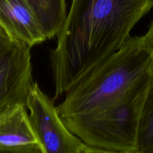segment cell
<instances>
[{
	"label": "cell",
	"mask_w": 153,
	"mask_h": 153,
	"mask_svg": "<svg viewBox=\"0 0 153 153\" xmlns=\"http://www.w3.org/2000/svg\"><path fill=\"white\" fill-rule=\"evenodd\" d=\"M153 0H73L51 56L55 98L118 51Z\"/></svg>",
	"instance_id": "obj_1"
},
{
	"label": "cell",
	"mask_w": 153,
	"mask_h": 153,
	"mask_svg": "<svg viewBox=\"0 0 153 153\" xmlns=\"http://www.w3.org/2000/svg\"><path fill=\"white\" fill-rule=\"evenodd\" d=\"M153 67L143 37H131L124 45L91 71L66 93L57 110L62 119L89 117L120 98Z\"/></svg>",
	"instance_id": "obj_2"
},
{
	"label": "cell",
	"mask_w": 153,
	"mask_h": 153,
	"mask_svg": "<svg viewBox=\"0 0 153 153\" xmlns=\"http://www.w3.org/2000/svg\"><path fill=\"white\" fill-rule=\"evenodd\" d=\"M153 80V67L120 98L99 113L62 119L85 145L106 151L135 153L143 107Z\"/></svg>",
	"instance_id": "obj_3"
},
{
	"label": "cell",
	"mask_w": 153,
	"mask_h": 153,
	"mask_svg": "<svg viewBox=\"0 0 153 153\" xmlns=\"http://www.w3.org/2000/svg\"><path fill=\"white\" fill-rule=\"evenodd\" d=\"M26 107L42 153H78L85 146L68 128L54 101L40 89L36 82L32 85Z\"/></svg>",
	"instance_id": "obj_4"
},
{
	"label": "cell",
	"mask_w": 153,
	"mask_h": 153,
	"mask_svg": "<svg viewBox=\"0 0 153 153\" xmlns=\"http://www.w3.org/2000/svg\"><path fill=\"white\" fill-rule=\"evenodd\" d=\"M12 42L11 48L0 56V114L19 105L26 107L35 83L31 48L23 42Z\"/></svg>",
	"instance_id": "obj_5"
},
{
	"label": "cell",
	"mask_w": 153,
	"mask_h": 153,
	"mask_svg": "<svg viewBox=\"0 0 153 153\" xmlns=\"http://www.w3.org/2000/svg\"><path fill=\"white\" fill-rule=\"evenodd\" d=\"M0 27L11 41L31 48L47 41L26 0H0Z\"/></svg>",
	"instance_id": "obj_6"
},
{
	"label": "cell",
	"mask_w": 153,
	"mask_h": 153,
	"mask_svg": "<svg viewBox=\"0 0 153 153\" xmlns=\"http://www.w3.org/2000/svg\"><path fill=\"white\" fill-rule=\"evenodd\" d=\"M38 144L27 108L19 105L0 114V147Z\"/></svg>",
	"instance_id": "obj_7"
},
{
	"label": "cell",
	"mask_w": 153,
	"mask_h": 153,
	"mask_svg": "<svg viewBox=\"0 0 153 153\" xmlns=\"http://www.w3.org/2000/svg\"><path fill=\"white\" fill-rule=\"evenodd\" d=\"M47 40L57 36L66 17V0H26Z\"/></svg>",
	"instance_id": "obj_8"
},
{
	"label": "cell",
	"mask_w": 153,
	"mask_h": 153,
	"mask_svg": "<svg viewBox=\"0 0 153 153\" xmlns=\"http://www.w3.org/2000/svg\"><path fill=\"white\" fill-rule=\"evenodd\" d=\"M135 153H153V80L141 113Z\"/></svg>",
	"instance_id": "obj_9"
},
{
	"label": "cell",
	"mask_w": 153,
	"mask_h": 153,
	"mask_svg": "<svg viewBox=\"0 0 153 153\" xmlns=\"http://www.w3.org/2000/svg\"><path fill=\"white\" fill-rule=\"evenodd\" d=\"M0 153H42L38 144L17 147H0Z\"/></svg>",
	"instance_id": "obj_10"
},
{
	"label": "cell",
	"mask_w": 153,
	"mask_h": 153,
	"mask_svg": "<svg viewBox=\"0 0 153 153\" xmlns=\"http://www.w3.org/2000/svg\"><path fill=\"white\" fill-rule=\"evenodd\" d=\"M12 42L11 38L0 27V56L11 48Z\"/></svg>",
	"instance_id": "obj_11"
},
{
	"label": "cell",
	"mask_w": 153,
	"mask_h": 153,
	"mask_svg": "<svg viewBox=\"0 0 153 153\" xmlns=\"http://www.w3.org/2000/svg\"><path fill=\"white\" fill-rule=\"evenodd\" d=\"M143 37L144 44H145L146 47L151 54L153 63V22L149 27L146 33L143 35Z\"/></svg>",
	"instance_id": "obj_12"
},
{
	"label": "cell",
	"mask_w": 153,
	"mask_h": 153,
	"mask_svg": "<svg viewBox=\"0 0 153 153\" xmlns=\"http://www.w3.org/2000/svg\"><path fill=\"white\" fill-rule=\"evenodd\" d=\"M78 153H120V152H114L106 151V150L99 149L93 148V147L88 146L85 145L80 150Z\"/></svg>",
	"instance_id": "obj_13"
}]
</instances>
